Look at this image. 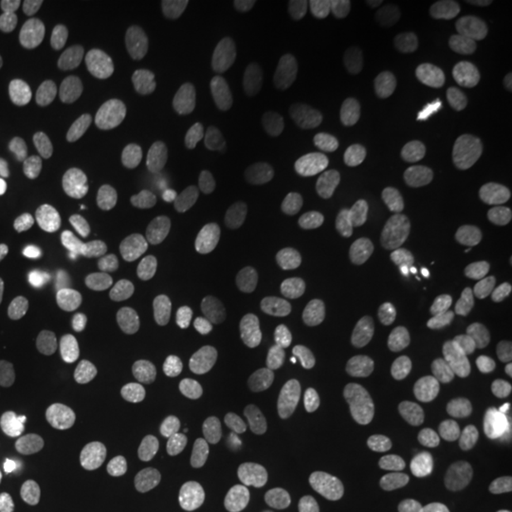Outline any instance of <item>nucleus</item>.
Instances as JSON below:
<instances>
[{
  "mask_svg": "<svg viewBox=\"0 0 512 512\" xmlns=\"http://www.w3.org/2000/svg\"><path fill=\"white\" fill-rule=\"evenodd\" d=\"M69 99V61L50 50H12L0 61V118L16 129L50 126Z\"/></svg>",
  "mask_w": 512,
  "mask_h": 512,
  "instance_id": "nucleus-9",
  "label": "nucleus"
},
{
  "mask_svg": "<svg viewBox=\"0 0 512 512\" xmlns=\"http://www.w3.org/2000/svg\"><path fill=\"white\" fill-rule=\"evenodd\" d=\"M501 463V418L471 395H444L395 433L380 494L395 512H459L490 490Z\"/></svg>",
  "mask_w": 512,
  "mask_h": 512,
  "instance_id": "nucleus-1",
  "label": "nucleus"
},
{
  "mask_svg": "<svg viewBox=\"0 0 512 512\" xmlns=\"http://www.w3.org/2000/svg\"><path fill=\"white\" fill-rule=\"evenodd\" d=\"M330 368V334L308 304H274L239 342L236 384L258 414H289L311 399Z\"/></svg>",
  "mask_w": 512,
  "mask_h": 512,
  "instance_id": "nucleus-4",
  "label": "nucleus"
},
{
  "mask_svg": "<svg viewBox=\"0 0 512 512\" xmlns=\"http://www.w3.org/2000/svg\"><path fill=\"white\" fill-rule=\"evenodd\" d=\"M8 258H12V243H8V232H4V224H0V274H4Z\"/></svg>",
  "mask_w": 512,
  "mask_h": 512,
  "instance_id": "nucleus-14",
  "label": "nucleus"
},
{
  "mask_svg": "<svg viewBox=\"0 0 512 512\" xmlns=\"http://www.w3.org/2000/svg\"><path fill=\"white\" fill-rule=\"evenodd\" d=\"M167 16V0H103L95 4L92 16V46L99 57L126 65L152 46V38L164 31Z\"/></svg>",
  "mask_w": 512,
  "mask_h": 512,
  "instance_id": "nucleus-10",
  "label": "nucleus"
},
{
  "mask_svg": "<svg viewBox=\"0 0 512 512\" xmlns=\"http://www.w3.org/2000/svg\"><path fill=\"white\" fill-rule=\"evenodd\" d=\"M368 471L357 456H334L296 486L281 512H353L365 497Z\"/></svg>",
  "mask_w": 512,
  "mask_h": 512,
  "instance_id": "nucleus-12",
  "label": "nucleus"
},
{
  "mask_svg": "<svg viewBox=\"0 0 512 512\" xmlns=\"http://www.w3.org/2000/svg\"><path fill=\"white\" fill-rule=\"evenodd\" d=\"M501 179H505V194L512 205V118L505 126V137H501Z\"/></svg>",
  "mask_w": 512,
  "mask_h": 512,
  "instance_id": "nucleus-13",
  "label": "nucleus"
},
{
  "mask_svg": "<svg viewBox=\"0 0 512 512\" xmlns=\"http://www.w3.org/2000/svg\"><path fill=\"white\" fill-rule=\"evenodd\" d=\"M334 213V190L315 179H300L266 194L243 217L232 239V270L247 281H281L304 274L327 247Z\"/></svg>",
  "mask_w": 512,
  "mask_h": 512,
  "instance_id": "nucleus-6",
  "label": "nucleus"
},
{
  "mask_svg": "<svg viewBox=\"0 0 512 512\" xmlns=\"http://www.w3.org/2000/svg\"><path fill=\"white\" fill-rule=\"evenodd\" d=\"M0 16H4V35L12 38L16 50L57 54V46L73 38L84 8L80 0H8Z\"/></svg>",
  "mask_w": 512,
  "mask_h": 512,
  "instance_id": "nucleus-11",
  "label": "nucleus"
},
{
  "mask_svg": "<svg viewBox=\"0 0 512 512\" xmlns=\"http://www.w3.org/2000/svg\"><path fill=\"white\" fill-rule=\"evenodd\" d=\"M179 99L160 76L126 73L95 92L76 137L80 175L114 198L152 186L179 148Z\"/></svg>",
  "mask_w": 512,
  "mask_h": 512,
  "instance_id": "nucleus-3",
  "label": "nucleus"
},
{
  "mask_svg": "<svg viewBox=\"0 0 512 512\" xmlns=\"http://www.w3.org/2000/svg\"><path fill=\"white\" fill-rule=\"evenodd\" d=\"M228 376V349L217 327L186 319L171 327L152 349L145 368V410L164 425L202 418Z\"/></svg>",
  "mask_w": 512,
  "mask_h": 512,
  "instance_id": "nucleus-7",
  "label": "nucleus"
},
{
  "mask_svg": "<svg viewBox=\"0 0 512 512\" xmlns=\"http://www.w3.org/2000/svg\"><path fill=\"white\" fill-rule=\"evenodd\" d=\"M38 391L57 418L92 425L126 399V361L103 327L80 315H57L35 342Z\"/></svg>",
  "mask_w": 512,
  "mask_h": 512,
  "instance_id": "nucleus-5",
  "label": "nucleus"
},
{
  "mask_svg": "<svg viewBox=\"0 0 512 512\" xmlns=\"http://www.w3.org/2000/svg\"><path fill=\"white\" fill-rule=\"evenodd\" d=\"M342 258L353 285L391 315H429L456 289L452 243L418 205L372 194L349 209Z\"/></svg>",
  "mask_w": 512,
  "mask_h": 512,
  "instance_id": "nucleus-2",
  "label": "nucleus"
},
{
  "mask_svg": "<svg viewBox=\"0 0 512 512\" xmlns=\"http://www.w3.org/2000/svg\"><path fill=\"white\" fill-rule=\"evenodd\" d=\"M270 148H274V122L255 99L220 103L209 122V133H205V186L224 202L251 194L262 179V167L270 160Z\"/></svg>",
  "mask_w": 512,
  "mask_h": 512,
  "instance_id": "nucleus-8",
  "label": "nucleus"
}]
</instances>
